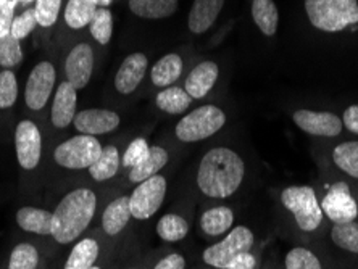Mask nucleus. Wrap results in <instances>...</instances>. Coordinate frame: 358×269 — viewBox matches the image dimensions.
<instances>
[{
    "instance_id": "f257e3e1",
    "label": "nucleus",
    "mask_w": 358,
    "mask_h": 269,
    "mask_svg": "<svg viewBox=\"0 0 358 269\" xmlns=\"http://www.w3.org/2000/svg\"><path fill=\"white\" fill-rule=\"evenodd\" d=\"M244 160L228 147H217L203 155L199 165L197 186L213 198L231 197L244 181Z\"/></svg>"
},
{
    "instance_id": "f03ea898",
    "label": "nucleus",
    "mask_w": 358,
    "mask_h": 269,
    "mask_svg": "<svg viewBox=\"0 0 358 269\" xmlns=\"http://www.w3.org/2000/svg\"><path fill=\"white\" fill-rule=\"evenodd\" d=\"M97 198L91 189H76L63 197L52 213V237L59 244L76 240L94 218Z\"/></svg>"
},
{
    "instance_id": "7ed1b4c3",
    "label": "nucleus",
    "mask_w": 358,
    "mask_h": 269,
    "mask_svg": "<svg viewBox=\"0 0 358 269\" xmlns=\"http://www.w3.org/2000/svg\"><path fill=\"white\" fill-rule=\"evenodd\" d=\"M305 12L317 29L339 33L358 23V0H305Z\"/></svg>"
},
{
    "instance_id": "20e7f679",
    "label": "nucleus",
    "mask_w": 358,
    "mask_h": 269,
    "mask_svg": "<svg viewBox=\"0 0 358 269\" xmlns=\"http://www.w3.org/2000/svg\"><path fill=\"white\" fill-rule=\"evenodd\" d=\"M281 202L292 213L297 226L305 232L318 229L323 221V210L317 198V194L308 186H291L284 189Z\"/></svg>"
},
{
    "instance_id": "39448f33",
    "label": "nucleus",
    "mask_w": 358,
    "mask_h": 269,
    "mask_svg": "<svg viewBox=\"0 0 358 269\" xmlns=\"http://www.w3.org/2000/svg\"><path fill=\"white\" fill-rule=\"evenodd\" d=\"M226 123V115L223 110H220L215 105H203L192 110L191 113L184 116V118L176 124V137L179 140L187 142H199L208 139L213 134L223 128Z\"/></svg>"
},
{
    "instance_id": "423d86ee",
    "label": "nucleus",
    "mask_w": 358,
    "mask_h": 269,
    "mask_svg": "<svg viewBox=\"0 0 358 269\" xmlns=\"http://www.w3.org/2000/svg\"><path fill=\"white\" fill-rule=\"evenodd\" d=\"M102 154V145L94 136H76L63 142L54 152L55 161L68 170H84L92 166Z\"/></svg>"
},
{
    "instance_id": "0eeeda50",
    "label": "nucleus",
    "mask_w": 358,
    "mask_h": 269,
    "mask_svg": "<svg viewBox=\"0 0 358 269\" xmlns=\"http://www.w3.org/2000/svg\"><path fill=\"white\" fill-rule=\"evenodd\" d=\"M252 245H254V234L245 226H238V228L231 229L228 235L223 240L218 242L203 252V261L207 265L217 268V269H226L231 260L238 256L239 253L250 252Z\"/></svg>"
},
{
    "instance_id": "6e6552de",
    "label": "nucleus",
    "mask_w": 358,
    "mask_h": 269,
    "mask_svg": "<svg viewBox=\"0 0 358 269\" xmlns=\"http://www.w3.org/2000/svg\"><path fill=\"white\" fill-rule=\"evenodd\" d=\"M166 195V179L163 176H152L139 184L129 197L131 216L136 219H149L162 207Z\"/></svg>"
},
{
    "instance_id": "1a4fd4ad",
    "label": "nucleus",
    "mask_w": 358,
    "mask_h": 269,
    "mask_svg": "<svg viewBox=\"0 0 358 269\" xmlns=\"http://www.w3.org/2000/svg\"><path fill=\"white\" fill-rule=\"evenodd\" d=\"M55 76V68L50 61H41L33 68L24 91L26 105L31 110L38 112L45 107L52 91H54Z\"/></svg>"
},
{
    "instance_id": "9d476101",
    "label": "nucleus",
    "mask_w": 358,
    "mask_h": 269,
    "mask_svg": "<svg viewBox=\"0 0 358 269\" xmlns=\"http://www.w3.org/2000/svg\"><path fill=\"white\" fill-rule=\"evenodd\" d=\"M321 210L334 224L352 223L358 216L357 202L344 182L336 184L329 189V192L321 200Z\"/></svg>"
},
{
    "instance_id": "9b49d317",
    "label": "nucleus",
    "mask_w": 358,
    "mask_h": 269,
    "mask_svg": "<svg viewBox=\"0 0 358 269\" xmlns=\"http://www.w3.org/2000/svg\"><path fill=\"white\" fill-rule=\"evenodd\" d=\"M15 145H17V158L21 168L34 170L41 161L42 137L33 121L24 119L15 131Z\"/></svg>"
},
{
    "instance_id": "f8f14e48",
    "label": "nucleus",
    "mask_w": 358,
    "mask_h": 269,
    "mask_svg": "<svg viewBox=\"0 0 358 269\" xmlns=\"http://www.w3.org/2000/svg\"><path fill=\"white\" fill-rule=\"evenodd\" d=\"M296 123L303 133L321 137H336L342 131V119L329 112H312V110H297L292 115Z\"/></svg>"
},
{
    "instance_id": "ddd939ff",
    "label": "nucleus",
    "mask_w": 358,
    "mask_h": 269,
    "mask_svg": "<svg viewBox=\"0 0 358 269\" xmlns=\"http://www.w3.org/2000/svg\"><path fill=\"white\" fill-rule=\"evenodd\" d=\"M94 70V52L89 44H78L71 49L65 61L66 81L73 87L83 89L91 81Z\"/></svg>"
},
{
    "instance_id": "4468645a",
    "label": "nucleus",
    "mask_w": 358,
    "mask_h": 269,
    "mask_svg": "<svg viewBox=\"0 0 358 269\" xmlns=\"http://www.w3.org/2000/svg\"><path fill=\"white\" fill-rule=\"evenodd\" d=\"M76 129L81 134L97 136L112 133L120 126V116L112 110L103 108H89L76 113L75 121Z\"/></svg>"
},
{
    "instance_id": "2eb2a0df",
    "label": "nucleus",
    "mask_w": 358,
    "mask_h": 269,
    "mask_svg": "<svg viewBox=\"0 0 358 269\" xmlns=\"http://www.w3.org/2000/svg\"><path fill=\"white\" fill-rule=\"evenodd\" d=\"M147 65H149V60H147L144 54H139V52L124 58L117 76H115V87H117V91L123 94V96L133 94L145 76Z\"/></svg>"
},
{
    "instance_id": "dca6fc26",
    "label": "nucleus",
    "mask_w": 358,
    "mask_h": 269,
    "mask_svg": "<svg viewBox=\"0 0 358 269\" xmlns=\"http://www.w3.org/2000/svg\"><path fill=\"white\" fill-rule=\"evenodd\" d=\"M76 105H78V94L73 84L68 81L62 82L54 97V105H52V123L55 128H66L75 121L76 116Z\"/></svg>"
},
{
    "instance_id": "f3484780",
    "label": "nucleus",
    "mask_w": 358,
    "mask_h": 269,
    "mask_svg": "<svg viewBox=\"0 0 358 269\" xmlns=\"http://www.w3.org/2000/svg\"><path fill=\"white\" fill-rule=\"evenodd\" d=\"M220 75L218 65L213 61H202L189 73L184 89L192 99H203L212 91Z\"/></svg>"
},
{
    "instance_id": "a211bd4d",
    "label": "nucleus",
    "mask_w": 358,
    "mask_h": 269,
    "mask_svg": "<svg viewBox=\"0 0 358 269\" xmlns=\"http://www.w3.org/2000/svg\"><path fill=\"white\" fill-rule=\"evenodd\" d=\"M224 0H194L189 12L187 26L194 34H202L212 28L223 10Z\"/></svg>"
},
{
    "instance_id": "6ab92c4d",
    "label": "nucleus",
    "mask_w": 358,
    "mask_h": 269,
    "mask_svg": "<svg viewBox=\"0 0 358 269\" xmlns=\"http://www.w3.org/2000/svg\"><path fill=\"white\" fill-rule=\"evenodd\" d=\"M131 219V208H129V197H118L108 203L102 216L103 231L108 235H117L126 228V224Z\"/></svg>"
},
{
    "instance_id": "aec40b11",
    "label": "nucleus",
    "mask_w": 358,
    "mask_h": 269,
    "mask_svg": "<svg viewBox=\"0 0 358 269\" xmlns=\"http://www.w3.org/2000/svg\"><path fill=\"white\" fill-rule=\"evenodd\" d=\"M17 223L23 231L39 235L52 234V213L42 208L24 207L17 213Z\"/></svg>"
},
{
    "instance_id": "412c9836",
    "label": "nucleus",
    "mask_w": 358,
    "mask_h": 269,
    "mask_svg": "<svg viewBox=\"0 0 358 269\" xmlns=\"http://www.w3.org/2000/svg\"><path fill=\"white\" fill-rule=\"evenodd\" d=\"M182 73V58L176 54L162 57L152 68L150 78L157 87H170Z\"/></svg>"
},
{
    "instance_id": "4be33fe9",
    "label": "nucleus",
    "mask_w": 358,
    "mask_h": 269,
    "mask_svg": "<svg viewBox=\"0 0 358 269\" xmlns=\"http://www.w3.org/2000/svg\"><path fill=\"white\" fill-rule=\"evenodd\" d=\"M129 10L139 18L162 20L176 12L178 0H129Z\"/></svg>"
},
{
    "instance_id": "5701e85b",
    "label": "nucleus",
    "mask_w": 358,
    "mask_h": 269,
    "mask_svg": "<svg viewBox=\"0 0 358 269\" xmlns=\"http://www.w3.org/2000/svg\"><path fill=\"white\" fill-rule=\"evenodd\" d=\"M166 163H168V152L163 149V147L152 145L145 160L139 163L138 166L131 168L129 181L141 184L142 181H145V179L155 176V174L159 173Z\"/></svg>"
},
{
    "instance_id": "b1692460",
    "label": "nucleus",
    "mask_w": 358,
    "mask_h": 269,
    "mask_svg": "<svg viewBox=\"0 0 358 269\" xmlns=\"http://www.w3.org/2000/svg\"><path fill=\"white\" fill-rule=\"evenodd\" d=\"M252 18L263 34L271 38L276 34L279 24L278 7L273 0H254L252 2Z\"/></svg>"
},
{
    "instance_id": "393cba45",
    "label": "nucleus",
    "mask_w": 358,
    "mask_h": 269,
    "mask_svg": "<svg viewBox=\"0 0 358 269\" xmlns=\"http://www.w3.org/2000/svg\"><path fill=\"white\" fill-rule=\"evenodd\" d=\"M234 224V213L228 207H215L207 210L200 218V228L207 235L217 237L224 234Z\"/></svg>"
},
{
    "instance_id": "a878e982",
    "label": "nucleus",
    "mask_w": 358,
    "mask_h": 269,
    "mask_svg": "<svg viewBox=\"0 0 358 269\" xmlns=\"http://www.w3.org/2000/svg\"><path fill=\"white\" fill-rule=\"evenodd\" d=\"M99 8L97 0H68L65 8V21L71 29H81L91 24Z\"/></svg>"
},
{
    "instance_id": "bb28decb",
    "label": "nucleus",
    "mask_w": 358,
    "mask_h": 269,
    "mask_svg": "<svg viewBox=\"0 0 358 269\" xmlns=\"http://www.w3.org/2000/svg\"><path fill=\"white\" fill-rule=\"evenodd\" d=\"M121 165V158L118 149L113 145L103 147L102 154L97 158V161L92 166H89V174H91L94 181L102 182L112 179L118 173Z\"/></svg>"
},
{
    "instance_id": "cd10ccee",
    "label": "nucleus",
    "mask_w": 358,
    "mask_h": 269,
    "mask_svg": "<svg viewBox=\"0 0 358 269\" xmlns=\"http://www.w3.org/2000/svg\"><path fill=\"white\" fill-rule=\"evenodd\" d=\"M157 107H159L162 112L170 113V115H179L182 113L184 110L189 108V105L192 103V97L186 92V89L181 87H165L163 91L157 96Z\"/></svg>"
},
{
    "instance_id": "c85d7f7f",
    "label": "nucleus",
    "mask_w": 358,
    "mask_h": 269,
    "mask_svg": "<svg viewBox=\"0 0 358 269\" xmlns=\"http://www.w3.org/2000/svg\"><path fill=\"white\" fill-rule=\"evenodd\" d=\"M99 256V244L94 239H83L73 247L65 269H91Z\"/></svg>"
},
{
    "instance_id": "c756f323",
    "label": "nucleus",
    "mask_w": 358,
    "mask_h": 269,
    "mask_svg": "<svg viewBox=\"0 0 358 269\" xmlns=\"http://www.w3.org/2000/svg\"><path fill=\"white\" fill-rule=\"evenodd\" d=\"M189 232L187 221L179 215H165L162 216L159 224H157V234L160 239L166 242H178L182 240Z\"/></svg>"
},
{
    "instance_id": "7c9ffc66",
    "label": "nucleus",
    "mask_w": 358,
    "mask_h": 269,
    "mask_svg": "<svg viewBox=\"0 0 358 269\" xmlns=\"http://www.w3.org/2000/svg\"><path fill=\"white\" fill-rule=\"evenodd\" d=\"M333 160L338 168L358 179V142H344L333 150Z\"/></svg>"
},
{
    "instance_id": "2f4dec72",
    "label": "nucleus",
    "mask_w": 358,
    "mask_h": 269,
    "mask_svg": "<svg viewBox=\"0 0 358 269\" xmlns=\"http://www.w3.org/2000/svg\"><path fill=\"white\" fill-rule=\"evenodd\" d=\"M331 239L342 250L358 253V223L334 224L331 229Z\"/></svg>"
},
{
    "instance_id": "473e14b6",
    "label": "nucleus",
    "mask_w": 358,
    "mask_h": 269,
    "mask_svg": "<svg viewBox=\"0 0 358 269\" xmlns=\"http://www.w3.org/2000/svg\"><path fill=\"white\" fill-rule=\"evenodd\" d=\"M91 28V34L92 38L96 39L100 45L108 44L110 39H112V33H113V17L112 12L108 8L99 7L96 15L89 24Z\"/></svg>"
},
{
    "instance_id": "72a5a7b5",
    "label": "nucleus",
    "mask_w": 358,
    "mask_h": 269,
    "mask_svg": "<svg viewBox=\"0 0 358 269\" xmlns=\"http://www.w3.org/2000/svg\"><path fill=\"white\" fill-rule=\"evenodd\" d=\"M39 263V253L31 244H20L10 255L8 269H36Z\"/></svg>"
},
{
    "instance_id": "f704fd0d",
    "label": "nucleus",
    "mask_w": 358,
    "mask_h": 269,
    "mask_svg": "<svg viewBox=\"0 0 358 269\" xmlns=\"http://www.w3.org/2000/svg\"><path fill=\"white\" fill-rule=\"evenodd\" d=\"M23 60V50H21L20 41L10 33L0 38V65L3 68H13Z\"/></svg>"
},
{
    "instance_id": "c9c22d12",
    "label": "nucleus",
    "mask_w": 358,
    "mask_h": 269,
    "mask_svg": "<svg viewBox=\"0 0 358 269\" xmlns=\"http://www.w3.org/2000/svg\"><path fill=\"white\" fill-rule=\"evenodd\" d=\"M286 269H323L315 253L303 247H296L287 253Z\"/></svg>"
},
{
    "instance_id": "e433bc0d",
    "label": "nucleus",
    "mask_w": 358,
    "mask_h": 269,
    "mask_svg": "<svg viewBox=\"0 0 358 269\" xmlns=\"http://www.w3.org/2000/svg\"><path fill=\"white\" fill-rule=\"evenodd\" d=\"M18 97V82L13 71L0 73V108L13 107Z\"/></svg>"
},
{
    "instance_id": "4c0bfd02",
    "label": "nucleus",
    "mask_w": 358,
    "mask_h": 269,
    "mask_svg": "<svg viewBox=\"0 0 358 269\" xmlns=\"http://www.w3.org/2000/svg\"><path fill=\"white\" fill-rule=\"evenodd\" d=\"M62 0H36V17L42 28H50L59 20Z\"/></svg>"
},
{
    "instance_id": "58836bf2",
    "label": "nucleus",
    "mask_w": 358,
    "mask_h": 269,
    "mask_svg": "<svg viewBox=\"0 0 358 269\" xmlns=\"http://www.w3.org/2000/svg\"><path fill=\"white\" fill-rule=\"evenodd\" d=\"M150 152V145L147 144L145 139H134L131 144L128 145V149H126L124 155H123V160H121V165L126 166V168H134L138 166L139 163H142L149 155Z\"/></svg>"
},
{
    "instance_id": "ea45409f",
    "label": "nucleus",
    "mask_w": 358,
    "mask_h": 269,
    "mask_svg": "<svg viewBox=\"0 0 358 269\" xmlns=\"http://www.w3.org/2000/svg\"><path fill=\"white\" fill-rule=\"evenodd\" d=\"M36 24H38V17H36V10L34 8H28L24 10L23 13L20 15L13 20V24H12V33L15 38L18 41L28 38V36L33 33V29L36 28Z\"/></svg>"
},
{
    "instance_id": "a19ab883",
    "label": "nucleus",
    "mask_w": 358,
    "mask_h": 269,
    "mask_svg": "<svg viewBox=\"0 0 358 269\" xmlns=\"http://www.w3.org/2000/svg\"><path fill=\"white\" fill-rule=\"evenodd\" d=\"M18 0H12V2L7 5H2L0 7V38L10 34L12 31V24H13V13H15V7H17Z\"/></svg>"
},
{
    "instance_id": "79ce46f5",
    "label": "nucleus",
    "mask_w": 358,
    "mask_h": 269,
    "mask_svg": "<svg viewBox=\"0 0 358 269\" xmlns=\"http://www.w3.org/2000/svg\"><path fill=\"white\" fill-rule=\"evenodd\" d=\"M257 265V260L255 256L252 255L250 252H244V253H239L238 256H234L233 260L226 269H255Z\"/></svg>"
},
{
    "instance_id": "37998d69",
    "label": "nucleus",
    "mask_w": 358,
    "mask_h": 269,
    "mask_svg": "<svg viewBox=\"0 0 358 269\" xmlns=\"http://www.w3.org/2000/svg\"><path fill=\"white\" fill-rule=\"evenodd\" d=\"M186 268V260L181 255H178V253H171V255H168L163 258L162 261H159V265H157L154 269H184Z\"/></svg>"
},
{
    "instance_id": "c03bdc74",
    "label": "nucleus",
    "mask_w": 358,
    "mask_h": 269,
    "mask_svg": "<svg viewBox=\"0 0 358 269\" xmlns=\"http://www.w3.org/2000/svg\"><path fill=\"white\" fill-rule=\"evenodd\" d=\"M342 124L345 126L350 133L358 134V105H350L344 112V118H342Z\"/></svg>"
},
{
    "instance_id": "a18cd8bd",
    "label": "nucleus",
    "mask_w": 358,
    "mask_h": 269,
    "mask_svg": "<svg viewBox=\"0 0 358 269\" xmlns=\"http://www.w3.org/2000/svg\"><path fill=\"white\" fill-rule=\"evenodd\" d=\"M112 2H113V0H97L99 7H103V8H107Z\"/></svg>"
},
{
    "instance_id": "49530a36",
    "label": "nucleus",
    "mask_w": 358,
    "mask_h": 269,
    "mask_svg": "<svg viewBox=\"0 0 358 269\" xmlns=\"http://www.w3.org/2000/svg\"><path fill=\"white\" fill-rule=\"evenodd\" d=\"M10 2H12V0H0V7H2V5H7Z\"/></svg>"
},
{
    "instance_id": "de8ad7c7",
    "label": "nucleus",
    "mask_w": 358,
    "mask_h": 269,
    "mask_svg": "<svg viewBox=\"0 0 358 269\" xmlns=\"http://www.w3.org/2000/svg\"><path fill=\"white\" fill-rule=\"evenodd\" d=\"M33 2V0H18V3H29Z\"/></svg>"
},
{
    "instance_id": "09e8293b",
    "label": "nucleus",
    "mask_w": 358,
    "mask_h": 269,
    "mask_svg": "<svg viewBox=\"0 0 358 269\" xmlns=\"http://www.w3.org/2000/svg\"><path fill=\"white\" fill-rule=\"evenodd\" d=\"M91 269H100V268H97V266H92Z\"/></svg>"
}]
</instances>
